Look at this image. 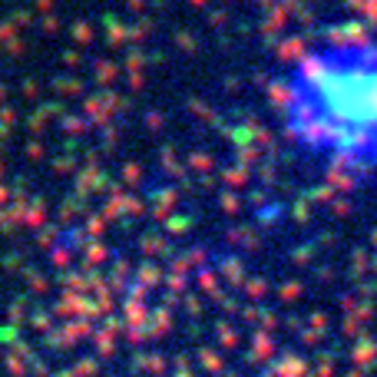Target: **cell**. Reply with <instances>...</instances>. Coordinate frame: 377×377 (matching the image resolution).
Segmentation results:
<instances>
[{"label":"cell","instance_id":"obj_1","mask_svg":"<svg viewBox=\"0 0 377 377\" xmlns=\"http://www.w3.org/2000/svg\"><path fill=\"white\" fill-rule=\"evenodd\" d=\"M295 136L344 173L377 175V50L318 53L288 90Z\"/></svg>","mask_w":377,"mask_h":377}]
</instances>
